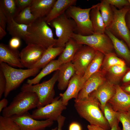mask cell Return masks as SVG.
Returning <instances> with one entry per match:
<instances>
[{
	"label": "cell",
	"instance_id": "1",
	"mask_svg": "<svg viewBox=\"0 0 130 130\" xmlns=\"http://www.w3.org/2000/svg\"><path fill=\"white\" fill-rule=\"evenodd\" d=\"M74 106L79 116L90 124L99 126L106 130L111 128L101 110L100 104L94 96L90 94L86 98L75 99Z\"/></svg>",
	"mask_w": 130,
	"mask_h": 130
},
{
	"label": "cell",
	"instance_id": "2",
	"mask_svg": "<svg viewBox=\"0 0 130 130\" xmlns=\"http://www.w3.org/2000/svg\"><path fill=\"white\" fill-rule=\"evenodd\" d=\"M29 33L23 39L27 44H34L40 45L46 49L56 45L57 39L53 37L52 29L44 17L36 19L29 26Z\"/></svg>",
	"mask_w": 130,
	"mask_h": 130
},
{
	"label": "cell",
	"instance_id": "3",
	"mask_svg": "<svg viewBox=\"0 0 130 130\" xmlns=\"http://www.w3.org/2000/svg\"><path fill=\"white\" fill-rule=\"evenodd\" d=\"M39 102L38 97L35 93L21 91L14 97L9 105L3 110L2 116L10 117L23 115L37 108Z\"/></svg>",
	"mask_w": 130,
	"mask_h": 130
},
{
	"label": "cell",
	"instance_id": "4",
	"mask_svg": "<svg viewBox=\"0 0 130 130\" xmlns=\"http://www.w3.org/2000/svg\"><path fill=\"white\" fill-rule=\"evenodd\" d=\"M40 69L37 68L26 69H16L6 63H0V69L3 72L6 82L4 93L5 98L7 97L11 91L18 87L25 79L36 76L40 72Z\"/></svg>",
	"mask_w": 130,
	"mask_h": 130
},
{
	"label": "cell",
	"instance_id": "5",
	"mask_svg": "<svg viewBox=\"0 0 130 130\" xmlns=\"http://www.w3.org/2000/svg\"><path fill=\"white\" fill-rule=\"evenodd\" d=\"M58 70L54 73L50 79L42 83L33 85L24 84L21 88V91L35 93L39 100L37 108L43 107L51 103L54 99L55 92L54 87L58 81Z\"/></svg>",
	"mask_w": 130,
	"mask_h": 130
},
{
	"label": "cell",
	"instance_id": "6",
	"mask_svg": "<svg viewBox=\"0 0 130 130\" xmlns=\"http://www.w3.org/2000/svg\"><path fill=\"white\" fill-rule=\"evenodd\" d=\"M54 28L57 39L55 47H65L66 43L76 31V25L74 20L69 17L65 12L52 20L48 24Z\"/></svg>",
	"mask_w": 130,
	"mask_h": 130
},
{
	"label": "cell",
	"instance_id": "7",
	"mask_svg": "<svg viewBox=\"0 0 130 130\" xmlns=\"http://www.w3.org/2000/svg\"><path fill=\"white\" fill-rule=\"evenodd\" d=\"M113 13V20L109 26L106 29L116 37L123 40L130 49V31L127 26L126 16L130 10V6H125L117 9L111 5Z\"/></svg>",
	"mask_w": 130,
	"mask_h": 130
},
{
	"label": "cell",
	"instance_id": "8",
	"mask_svg": "<svg viewBox=\"0 0 130 130\" xmlns=\"http://www.w3.org/2000/svg\"><path fill=\"white\" fill-rule=\"evenodd\" d=\"M71 38L78 44L90 47L103 53L104 55L113 52V46L110 38L106 34L94 33L83 36L73 33Z\"/></svg>",
	"mask_w": 130,
	"mask_h": 130
},
{
	"label": "cell",
	"instance_id": "9",
	"mask_svg": "<svg viewBox=\"0 0 130 130\" xmlns=\"http://www.w3.org/2000/svg\"><path fill=\"white\" fill-rule=\"evenodd\" d=\"M93 7L83 9L75 6H70L65 12L67 16L73 20L76 25V33L88 36L94 33L90 18V12Z\"/></svg>",
	"mask_w": 130,
	"mask_h": 130
},
{
	"label": "cell",
	"instance_id": "10",
	"mask_svg": "<svg viewBox=\"0 0 130 130\" xmlns=\"http://www.w3.org/2000/svg\"><path fill=\"white\" fill-rule=\"evenodd\" d=\"M66 106L63 103L61 98L59 96L57 97L50 103L33 110L30 116L37 120L57 121L62 111L66 109Z\"/></svg>",
	"mask_w": 130,
	"mask_h": 130
},
{
	"label": "cell",
	"instance_id": "11",
	"mask_svg": "<svg viewBox=\"0 0 130 130\" xmlns=\"http://www.w3.org/2000/svg\"><path fill=\"white\" fill-rule=\"evenodd\" d=\"M98 51L88 46L81 45L71 61L76 74L83 76L86 70Z\"/></svg>",
	"mask_w": 130,
	"mask_h": 130
},
{
	"label": "cell",
	"instance_id": "12",
	"mask_svg": "<svg viewBox=\"0 0 130 130\" xmlns=\"http://www.w3.org/2000/svg\"><path fill=\"white\" fill-rule=\"evenodd\" d=\"M20 127L21 130H44L51 126L53 121L46 119L39 120L32 118L28 112L20 115L10 117Z\"/></svg>",
	"mask_w": 130,
	"mask_h": 130
},
{
	"label": "cell",
	"instance_id": "13",
	"mask_svg": "<svg viewBox=\"0 0 130 130\" xmlns=\"http://www.w3.org/2000/svg\"><path fill=\"white\" fill-rule=\"evenodd\" d=\"M46 49L38 45L27 44L20 52L22 64L24 67L31 68L39 60Z\"/></svg>",
	"mask_w": 130,
	"mask_h": 130
},
{
	"label": "cell",
	"instance_id": "14",
	"mask_svg": "<svg viewBox=\"0 0 130 130\" xmlns=\"http://www.w3.org/2000/svg\"><path fill=\"white\" fill-rule=\"evenodd\" d=\"M85 82L83 76L82 75L75 73L72 77L65 91L59 94L64 104L67 106L71 99H77Z\"/></svg>",
	"mask_w": 130,
	"mask_h": 130
},
{
	"label": "cell",
	"instance_id": "15",
	"mask_svg": "<svg viewBox=\"0 0 130 130\" xmlns=\"http://www.w3.org/2000/svg\"><path fill=\"white\" fill-rule=\"evenodd\" d=\"M115 87L116 93L108 103L116 112H127L130 108V94L124 91L119 85Z\"/></svg>",
	"mask_w": 130,
	"mask_h": 130
},
{
	"label": "cell",
	"instance_id": "16",
	"mask_svg": "<svg viewBox=\"0 0 130 130\" xmlns=\"http://www.w3.org/2000/svg\"><path fill=\"white\" fill-rule=\"evenodd\" d=\"M4 62L11 66L23 68L21 62L20 52L8 45L0 44V63Z\"/></svg>",
	"mask_w": 130,
	"mask_h": 130
},
{
	"label": "cell",
	"instance_id": "17",
	"mask_svg": "<svg viewBox=\"0 0 130 130\" xmlns=\"http://www.w3.org/2000/svg\"><path fill=\"white\" fill-rule=\"evenodd\" d=\"M106 80L103 72L98 71L91 75L86 81L80 91L77 99L79 100L88 97L89 95Z\"/></svg>",
	"mask_w": 130,
	"mask_h": 130
},
{
	"label": "cell",
	"instance_id": "18",
	"mask_svg": "<svg viewBox=\"0 0 130 130\" xmlns=\"http://www.w3.org/2000/svg\"><path fill=\"white\" fill-rule=\"evenodd\" d=\"M116 92L115 85L106 80L90 94L95 97L98 101L103 113L105 104L113 97Z\"/></svg>",
	"mask_w": 130,
	"mask_h": 130
},
{
	"label": "cell",
	"instance_id": "19",
	"mask_svg": "<svg viewBox=\"0 0 130 130\" xmlns=\"http://www.w3.org/2000/svg\"><path fill=\"white\" fill-rule=\"evenodd\" d=\"M58 70L57 86L59 90L62 91L67 88L70 80L76 73V71L71 62L62 64Z\"/></svg>",
	"mask_w": 130,
	"mask_h": 130
},
{
	"label": "cell",
	"instance_id": "20",
	"mask_svg": "<svg viewBox=\"0 0 130 130\" xmlns=\"http://www.w3.org/2000/svg\"><path fill=\"white\" fill-rule=\"evenodd\" d=\"M56 0H33L30 6L32 14L36 19L46 16L49 13Z\"/></svg>",
	"mask_w": 130,
	"mask_h": 130
},
{
	"label": "cell",
	"instance_id": "21",
	"mask_svg": "<svg viewBox=\"0 0 130 130\" xmlns=\"http://www.w3.org/2000/svg\"><path fill=\"white\" fill-rule=\"evenodd\" d=\"M76 0H56L49 14L44 19L48 24L54 19L61 15L65 12L68 8L76 5Z\"/></svg>",
	"mask_w": 130,
	"mask_h": 130
},
{
	"label": "cell",
	"instance_id": "22",
	"mask_svg": "<svg viewBox=\"0 0 130 130\" xmlns=\"http://www.w3.org/2000/svg\"><path fill=\"white\" fill-rule=\"evenodd\" d=\"M105 33L110 39L117 54L130 64V49L128 46L108 30L106 29Z\"/></svg>",
	"mask_w": 130,
	"mask_h": 130
},
{
	"label": "cell",
	"instance_id": "23",
	"mask_svg": "<svg viewBox=\"0 0 130 130\" xmlns=\"http://www.w3.org/2000/svg\"><path fill=\"white\" fill-rule=\"evenodd\" d=\"M92 6L90 15L94 33H105L106 27L99 10V3Z\"/></svg>",
	"mask_w": 130,
	"mask_h": 130
},
{
	"label": "cell",
	"instance_id": "24",
	"mask_svg": "<svg viewBox=\"0 0 130 130\" xmlns=\"http://www.w3.org/2000/svg\"><path fill=\"white\" fill-rule=\"evenodd\" d=\"M81 45L71 38L66 43L64 50L58 59L61 64L71 62Z\"/></svg>",
	"mask_w": 130,
	"mask_h": 130
},
{
	"label": "cell",
	"instance_id": "25",
	"mask_svg": "<svg viewBox=\"0 0 130 130\" xmlns=\"http://www.w3.org/2000/svg\"><path fill=\"white\" fill-rule=\"evenodd\" d=\"M65 47L51 46L46 49L39 60L31 68H43L57 56L60 54Z\"/></svg>",
	"mask_w": 130,
	"mask_h": 130
},
{
	"label": "cell",
	"instance_id": "26",
	"mask_svg": "<svg viewBox=\"0 0 130 130\" xmlns=\"http://www.w3.org/2000/svg\"><path fill=\"white\" fill-rule=\"evenodd\" d=\"M62 64L58 60H53L48 64L33 78L28 79L26 83L31 85L39 83L44 77L53 72L58 70Z\"/></svg>",
	"mask_w": 130,
	"mask_h": 130
},
{
	"label": "cell",
	"instance_id": "27",
	"mask_svg": "<svg viewBox=\"0 0 130 130\" xmlns=\"http://www.w3.org/2000/svg\"><path fill=\"white\" fill-rule=\"evenodd\" d=\"M7 24V30L12 37H16L23 39L29 33L27 29L29 26L17 23L13 19Z\"/></svg>",
	"mask_w": 130,
	"mask_h": 130
},
{
	"label": "cell",
	"instance_id": "28",
	"mask_svg": "<svg viewBox=\"0 0 130 130\" xmlns=\"http://www.w3.org/2000/svg\"><path fill=\"white\" fill-rule=\"evenodd\" d=\"M105 55L97 51L93 58L88 66L83 76L86 81L92 74L98 71L102 65Z\"/></svg>",
	"mask_w": 130,
	"mask_h": 130
},
{
	"label": "cell",
	"instance_id": "29",
	"mask_svg": "<svg viewBox=\"0 0 130 130\" xmlns=\"http://www.w3.org/2000/svg\"><path fill=\"white\" fill-rule=\"evenodd\" d=\"M1 8L7 18V24L14 19L20 12L16 5L15 0H0Z\"/></svg>",
	"mask_w": 130,
	"mask_h": 130
},
{
	"label": "cell",
	"instance_id": "30",
	"mask_svg": "<svg viewBox=\"0 0 130 130\" xmlns=\"http://www.w3.org/2000/svg\"><path fill=\"white\" fill-rule=\"evenodd\" d=\"M128 69L126 65H116L111 67L106 72L108 76V81L115 85H119L121 78Z\"/></svg>",
	"mask_w": 130,
	"mask_h": 130
},
{
	"label": "cell",
	"instance_id": "31",
	"mask_svg": "<svg viewBox=\"0 0 130 130\" xmlns=\"http://www.w3.org/2000/svg\"><path fill=\"white\" fill-rule=\"evenodd\" d=\"M99 10L106 28L111 23L113 19V13L110 5L105 0H102L99 3Z\"/></svg>",
	"mask_w": 130,
	"mask_h": 130
},
{
	"label": "cell",
	"instance_id": "32",
	"mask_svg": "<svg viewBox=\"0 0 130 130\" xmlns=\"http://www.w3.org/2000/svg\"><path fill=\"white\" fill-rule=\"evenodd\" d=\"M125 65L124 61L118 58L113 52L105 55L102 65L104 72H105L113 66Z\"/></svg>",
	"mask_w": 130,
	"mask_h": 130
},
{
	"label": "cell",
	"instance_id": "33",
	"mask_svg": "<svg viewBox=\"0 0 130 130\" xmlns=\"http://www.w3.org/2000/svg\"><path fill=\"white\" fill-rule=\"evenodd\" d=\"M30 6L20 11L13 19L14 20L19 24L31 25L36 19L31 13Z\"/></svg>",
	"mask_w": 130,
	"mask_h": 130
},
{
	"label": "cell",
	"instance_id": "34",
	"mask_svg": "<svg viewBox=\"0 0 130 130\" xmlns=\"http://www.w3.org/2000/svg\"><path fill=\"white\" fill-rule=\"evenodd\" d=\"M103 113L110 128L116 122L119 121L117 117V112L114 110L108 102L104 107Z\"/></svg>",
	"mask_w": 130,
	"mask_h": 130
},
{
	"label": "cell",
	"instance_id": "35",
	"mask_svg": "<svg viewBox=\"0 0 130 130\" xmlns=\"http://www.w3.org/2000/svg\"><path fill=\"white\" fill-rule=\"evenodd\" d=\"M0 130H21L10 117L0 116Z\"/></svg>",
	"mask_w": 130,
	"mask_h": 130
},
{
	"label": "cell",
	"instance_id": "36",
	"mask_svg": "<svg viewBox=\"0 0 130 130\" xmlns=\"http://www.w3.org/2000/svg\"><path fill=\"white\" fill-rule=\"evenodd\" d=\"M118 119L122 124V130H130V116L127 112H117Z\"/></svg>",
	"mask_w": 130,
	"mask_h": 130
},
{
	"label": "cell",
	"instance_id": "37",
	"mask_svg": "<svg viewBox=\"0 0 130 130\" xmlns=\"http://www.w3.org/2000/svg\"><path fill=\"white\" fill-rule=\"evenodd\" d=\"M111 5L120 9L126 6H130V4L127 0H105Z\"/></svg>",
	"mask_w": 130,
	"mask_h": 130
},
{
	"label": "cell",
	"instance_id": "38",
	"mask_svg": "<svg viewBox=\"0 0 130 130\" xmlns=\"http://www.w3.org/2000/svg\"><path fill=\"white\" fill-rule=\"evenodd\" d=\"M33 0H15L16 5L20 12L30 6Z\"/></svg>",
	"mask_w": 130,
	"mask_h": 130
},
{
	"label": "cell",
	"instance_id": "39",
	"mask_svg": "<svg viewBox=\"0 0 130 130\" xmlns=\"http://www.w3.org/2000/svg\"><path fill=\"white\" fill-rule=\"evenodd\" d=\"M6 84L5 77L2 71L0 69V99L5 91Z\"/></svg>",
	"mask_w": 130,
	"mask_h": 130
},
{
	"label": "cell",
	"instance_id": "40",
	"mask_svg": "<svg viewBox=\"0 0 130 130\" xmlns=\"http://www.w3.org/2000/svg\"><path fill=\"white\" fill-rule=\"evenodd\" d=\"M21 39L16 37H12L10 40L8 45L11 48L18 49L20 46Z\"/></svg>",
	"mask_w": 130,
	"mask_h": 130
},
{
	"label": "cell",
	"instance_id": "41",
	"mask_svg": "<svg viewBox=\"0 0 130 130\" xmlns=\"http://www.w3.org/2000/svg\"><path fill=\"white\" fill-rule=\"evenodd\" d=\"M7 18L1 9L0 8V26L5 30L7 22Z\"/></svg>",
	"mask_w": 130,
	"mask_h": 130
},
{
	"label": "cell",
	"instance_id": "42",
	"mask_svg": "<svg viewBox=\"0 0 130 130\" xmlns=\"http://www.w3.org/2000/svg\"><path fill=\"white\" fill-rule=\"evenodd\" d=\"M65 119L66 117L62 115L58 117L57 120L58 124L57 130H62V128L64 125Z\"/></svg>",
	"mask_w": 130,
	"mask_h": 130
},
{
	"label": "cell",
	"instance_id": "43",
	"mask_svg": "<svg viewBox=\"0 0 130 130\" xmlns=\"http://www.w3.org/2000/svg\"><path fill=\"white\" fill-rule=\"evenodd\" d=\"M123 85L130 84V69L126 72L123 77Z\"/></svg>",
	"mask_w": 130,
	"mask_h": 130
},
{
	"label": "cell",
	"instance_id": "44",
	"mask_svg": "<svg viewBox=\"0 0 130 130\" xmlns=\"http://www.w3.org/2000/svg\"><path fill=\"white\" fill-rule=\"evenodd\" d=\"M69 130H82V129L79 123L76 122H73L70 124Z\"/></svg>",
	"mask_w": 130,
	"mask_h": 130
},
{
	"label": "cell",
	"instance_id": "45",
	"mask_svg": "<svg viewBox=\"0 0 130 130\" xmlns=\"http://www.w3.org/2000/svg\"><path fill=\"white\" fill-rule=\"evenodd\" d=\"M8 101L5 98H4L0 101V112H1L3 110L6 108L8 104Z\"/></svg>",
	"mask_w": 130,
	"mask_h": 130
},
{
	"label": "cell",
	"instance_id": "46",
	"mask_svg": "<svg viewBox=\"0 0 130 130\" xmlns=\"http://www.w3.org/2000/svg\"><path fill=\"white\" fill-rule=\"evenodd\" d=\"M87 130H106L98 126L90 124L87 127Z\"/></svg>",
	"mask_w": 130,
	"mask_h": 130
},
{
	"label": "cell",
	"instance_id": "47",
	"mask_svg": "<svg viewBox=\"0 0 130 130\" xmlns=\"http://www.w3.org/2000/svg\"><path fill=\"white\" fill-rule=\"evenodd\" d=\"M120 87L124 91L130 94V84L122 85Z\"/></svg>",
	"mask_w": 130,
	"mask_h": 130
},
{
	"label": "cell",
	"instance_id": "48",
	"mask_svg": "<svg viewBox=\"0 0 130 130\" xmlns=\"http://www.w3.org/2000/svg\"><path fill=\"white\" fill-rule=\"evenodd\" d=\"M126 20L127 26L130 31V13L129 12L126 16Z\"/></svg>",
	"mask_w": 130,
	"mask_h": 130
},
{
	"label": "cell",
	"instance_id": "49",
	"mask_svg": "<svg viewBox=\"0 0 130 130\" xmlns=\"http://www.w3.org/2000/svg\"><path fill=\"white\" fill-rule=\"evenodd\" d=\"M119 121L116 122L111 128L110 130H122L119 126Z\"/></svg>",
	"mask_w": 130,
	"mask_h": 130
},
{
	"label": "cell",
	"instance_id": "50",
	"mask_svg": "<svg viewBox=\"0 0 130 130\" xmlns=\"http://www.w3.org/2000/svg\"><path fill=\"white\" fill-rule=\"evenodd\" d=\"M6 34L5 30L0 26V40H1Z\"/></svg>",
	"mask_w": 130,
	"mask_h": 130
},
{
	"label": "cell",
	"instance_id": "51",
	"mask_svg": "<svg viewBox=\"0 0 130 130\" xmlns=\"http://www.w3.org/2000/svg\"><path fill=\"white\" fill-rule=\"evenodd\" d=\"M127 112L130 116V108L128 109V111H127Z\"/></svg>",
	"mask_w": 130,
	"mask_h": 130
},
{
	"label": "cell",
	"instance_id": "52",
	"mask_svg": "<svg viewBox=\"0 0 130 130\" xmlns=\"http://www.w3.org/2000/svg\"><path fill=\"white\" fill-rule=\"evenodd\" d=\"M57 129L58 127H56L52 129L51 130H57Z\"/></svg>",
	"mask_w": 130,
	"mask_h": 130
},
{
	"label": "cell",
	"instance_id": "53",
	"mask_svg": "<svg viewBox=\"0 0 130 130\" xmlns=\"http://www.w3.org/2000/svg\"><path fill=\"white\" fill-rule=\"evenodd\" d=\"M128 1H129L130 4V0H128ZM129 13H130V10L129 11Z\"/></svg>",
	"mask_w": 130,
	"mask_h": 130
}]
</instances>
